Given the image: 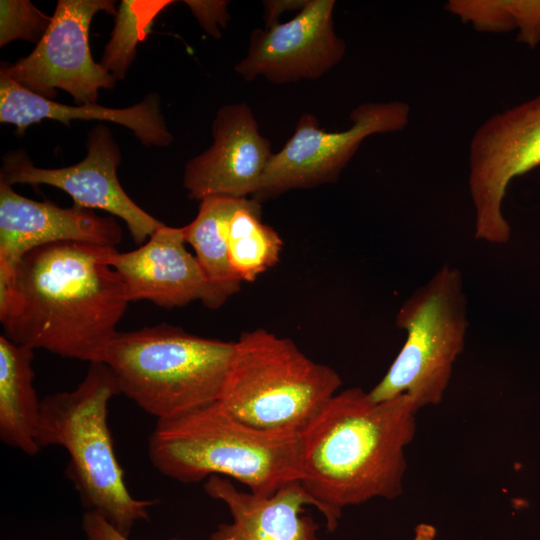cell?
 Here are the masks:
<instances>
[{
	"instance_id": "cell-27",
	"label": "cell",
	"mask_w": 540,
	"mask_h": 540,
	"mask_svg": "<svg viewBox=\"0 0 540 540\" xmlns=\"http://www.w3.org/2000/svg\"><path fill=\"white\" fill-rule=\"evenodd\" d=\"M436 529L433 525L420 523L414 529L413 540H435Z\"/></svg>"
},
{
	"instance_id": "cell-14",
	"label": "cell",
	"mask_w": 540,
	"mask_h": 540,
	"mask_svg": "<svg viewBox=\"0 0 540 540\" xmlns=\"http://www.w3.org/2000/svg\"><path fill=\"white\" fill-rule=\"evenodd\" d=\"M122 229L111 216L103 217L77 205L62 208L16 193L0 181V276L10 273L28 251L57 242H82L116 247Z\"/></svg>"
},
{
	"instance_id": "cell-26",
	"label": "cell",
	"mask_w": 540,
	"mask_h": 540,
	"mask_svg": "<svg viewBox=\"0 0 540 540\" xmlns=\"http://www.w3.org/2000/svg\"><path fill=\"white\" fill-rule=\"evenodd\" d=\"M306 0H269L263 1L266 27L278 24L280 15L285 11H299Z\"/></svg>"
},
{
	"instance_id": "cell-23",
	"label": "cell",
	"mask_w": 540,
	"mask_h": 540,
	"mask_svg": "<svg viewBox=\"0 0 540 540\" xmlns=\"http://www.w3.org/2000/svg\"><path fill=\"white\" fill-rule=\"evenodd\" d=\"M51 17L29 0L0 1V46L21 39L39 42Z\"/></svg>"
},
{
	"instance_id": "cell-15",
	"label": "cell",
	"mask_w": 540,
	"mask_h": 540,
	"mask_svg": "<svg viewBox=\"0 0 540 540\" xmlns=\"http://www.w3.org/2000/svg\"><path fill=\"white\" fill-rule=\"evenodd\" d=\"M185 243L183 227L164 224L139 248L111 251L108 262L119 274L129 302L148 300L166 309L195 300L205 304L208 283Z\"/></svg>"
},
{
	"instance_id": "cell-25",
	"label": "cell",
	"mask_w": 540,
	"mask_h": 540,
	"mask_svg": "<svg viewBox=\"0 0 540 540\" xmlns=\"http://www.w3.org/2000/svg\"><path fill=\"white\" fill-rule=\"evenodd\" d=\"M82 529L87 540H130L94 511L83 514Z\"/></svg>"
},
{
	"instance_id": "cell-6",
	"label": "cell",
	"mask_w": 540,
	"mask_h": 540,
	"mask_svg": "<svg viewBox=\"0 0 540 540\" xmlns=\"http://www.w3.org/2000/svg\"><path fill=\"white\" fill-rule=\"evenodd\" d=\"M341 385L333 368L307 357L292 340L260 328L235 341L219 402L251 426L301 432Z\"/></svg>"
},
{
	"instance_id": "cell-7",
	"label": "cell",
	"mask_w": 540,
	"mask_h": 540,
	"mask_svg": "<svg viewBox=\"0 0 540 540\" xmlns=\"http://www.w3.org/2000/svg\"><path fill=\"white\" fill-rule=\"evenodd\" d=\"M396 325L406 340L383 378L368 392L381 402L406 394L418 409L439 404L468 326L461 272L445 264L403 303Z\"/></svg>"
},
{
	"instance_id": "cell-10",
	"label": "cell",
	"mask_w": 540,
	"mask_h": 540,
	"mask_svg": "<svg viewBox=\"0 0 540 540\" xmlns=\"http://www.w3.org/2000/svg\"><path fill=\"white\" fill-rule=\"evenodd\" d=\"M112 0H59L51 22L32 52L1 66L26 89L53 100L61 89L79 104H96L100 89L116 79L96 63L89 47V29L100 11L116 15Z\"/></svg>"
},
{
	"instance_id": "cell-2",
	"label": "cell",
	"mask_w": 540,
	"mask_h": 540,
	"mask_svg": "<svg viewBox=\"0 0 540 540\" xmlns=\"http://www.w3.org/2000/svg\"><path fill=\"white\" fill-rule=\"evenodd\" d=\"M418 410L406 394L376 402L353 387L336 393L300 432V482L329 531L344 508L401 495Z\"/></svg>"
},
{
	"instance_id": "cell-5",
	"label": "cell",
	"mask_w": 540,
	"mask_h": 540,
	"mask_svg": "<svg viewBox=\"0 0 540 540\" xmlns=\"http://www.w3.org/2000/svg\"><path fill=\"white\" fill-rule=\"evenodd\" d=\"M234 350L235 341L159 324L117 332L102 362L115 374L122 394L163 420L219 401Z\"/></svg>"
},
{
	"instance_id": "cell-12",
	"label": "cell",
	"mask_w": 540,
	"mask_h": 540,
	"mask_svg": "<svg viewBox=\"0 0 540 540\" xmlns=\"http://www.w3.org/2000/svg\"><path fill=\"white\" fill-rule=\"evenodd\" d=\"M334 0H306L297 14L251 32L247 55L235 71L246 81L258 76L274 84L315 80L344 57L346 44L333 23Z\"/></svg>"
},
{
	"instance_id": "cell-9",
	"label": "cell",
	"mask_w": 540,
	"mask_h": 540,
	"mask_svg": "<svg viewBox=\"0 0 540 540\" xmlns=\"http://www.w3.org/2000/svg\"><path fill=\"white\" fill-rule=\"evenodd\" d=\"M410 113L399 100L362 103L350 113L351 126L339 132L324 131L314 115L303 114L291 138L271 157L252 198L261 202L291 189L335 182L367 137L403 130Z\"/></svg>"
},
{
	"instance_id": "cell-24",
	"label": "cell",
	"mask_w": 540,
	"mask_h": 540,
	"mask_svg": "<svg viewBox=\"0 0 540 540\" xmlns=\"http://www.w3.org/2000/svg\"><path fill=\"white\" fill-rule=\"evenodd\" d=\"M184 3L191 9L201 27L212 37L220 38L218 25L225 28L230 15L228 1L224 0H186Z\"/></svg>"
},
{
	"instance_id": "cell-8",
	"label": "cell",
	"mask_w": 540,
	"mask_h": 540,
	"mask_svg": "<svg viewBox=\"0 0 540 540\" xmlns=\"http://www.w3.org/2000/svg\"><path fill=\"white\" fill-rule=\"evenodd\" d=\"M540 166V94L496 113L471 138L468 187L475 213V238L505 244L511 227L503 202L511 181Z\"/></svg>"
},
{
	"instance_id": "cell-22",
	"label": "cell",
	"mask_w": 540,
	"mask_h": 540,
	"mask_svg": "<svg viewBox=\"0 0 540 540\" xmlns=\"http://www.w3.org/2000/svg\"><path fill=\"white\" fill-rule=\"evenodd\" d=\"M171 0H122L115 25L104 49L100 65L116 80L125 78L136 57V47L149 34L154 19Z\"/></svg>"
},
{
	"instance_id": "cell-18",
	"label": "cell",
	"mask_w": 540,
	"mask_h": 540,
	"mask_svg": "<svg viewBox=\"0 0 540 540\" xmlns=\"http://www.w3.org/2000/svg\"><path fill=\"white\" fill-rule=\"evenodd\" d=\"M33 351L0 336V439L34 456L40 403L33 387Z\"/></svg>"
},
{
	"instance_id": "cell-20",
	"label": "cell",
	"mask_w": 540,
	"mask_h": 540,
	"mask_svg": "<svg viewBox=\"0 0 540 540\" xmlns=\"http://www.w3.org/2000/svg\"><path fill=\"white\" fill-rule=\"evenodd\" d=\"M229 258L241 281H254L274 266L283 242L279 234L261 219L260 202L240 198L226 224Z\"/></svg>"
},
{
	"instance_id": "cell-19",
	"label": "cell",
	"mask_w": 540,
	"mask_h": 540,
	"mask_svg": "<svg viewBox=\"0 0 540 540\" xmlns=\"http://www.w3.org/2000/svg\"><path fill=\"white\" fill-rule=\"evenodd\" d=\"M240 198L208 197L200 201L195 219L184 226L185 241L206 277L209 294L205 306L218 309L240 290L241 280L232 269L226 224Z\"/></svg>"
},
{
	"instance_id": "cell-11",
	"label": "cell",
	"mask_w": 540,
	"mask_h": 540,
	"mask_svg": "<svg viewBox=\"0 0 540 540\" xmlns=\"http://www.w3.org/2000/svg\"><path fill=\"white\" fill-rule=\"evenodd\" d=\"M86 157L71 166L47 169L33 165L25 154L13 152L3 158L0 181L9 185L45 184L68 193L74 205L104 210L121 218L133 241L141 245L164 223L138 206L117 177L120 149L110 129L99 124L88 134Z\"/></svg>"
},
{
	"instance_id": "cell-21",
	"label": "cell",
	"mask_w": 540,
	"mask_h": 540,
	"mask_svg": "<svg viewBox=\"0 0 540 540\" xmlns=\"http://www.w3.org/2000/svg\"><path fill=\"white\" fill-rule=\"evenodd\" d=\"M445 7L479 32L516 30L518 42L540 44V0H449Z\"/></svg>"
},
{
	"instance_id": "cell-4",
	"label": "cell",
	"mask_w": 540,
	"mask_h": 540,
	"mask_svg": "<svg viewBox=\"0 0 540 540\" xmlns=\"http://www.w3.org/2000/svg\"><path fill=\"white\" fill-rule=\"evenodd\" d=\"M118 394L111 368L90 363L74 390L41 400L36 442L40 449L61 446L67 451V475L87 511L100 514L129 537L137 522L149 519L155 501L137 499L127 488L108 424L109 402Z\"/></svg>"
},
{
	"instance_id": "cell-13",
	"label": "cell",
	"mask_w": 540,
	"mask_h": 540,
	"mask_svg": "<svg viewBox=\"0 0 540 540\" xmlns=\"http://www.w3.org/2000/svg\"><path fill=\"white\" fill-rule=\"evenodd\" d=\"M211 132V146L185 165L183 186L188 197L201 201L253 196L274 153L251 108L244 102L221 107Z\"/></svg>"
},
{
	"instance_id": "cell-3",
	"label": "cell",
	"mask_w": 540,
	"mask_h": 540,
	"mask_svg": "<svg viewBox=\"0 0 540 540\" xmlns=\"http://www.w3.org/2000/svg\"><path fill=\"white\" fill-rule=\"evenodd\" d=\"M148 457L158 472L178 482L218 475L261 496L304 476L300 432L251 426L219 401L157 420L148 439Z\"/></svg>"
},
{
	"instance_id": "cell-17",
	"label": "cell",
	"mask_w": 540,
	"mask_h": 540,
	"mask_svg": "<svg viewBox=\"0 0 540 540\" xmlns=\"http://www.w3.org/2000/svg\"><path fill=\"white\" fill-rule=\"evenodd\" d=\"M43 119L56 120L67 126L71 120L113 122L130 129L146 146L167 147L173 141L156 94H149L127 108L97 104L70 106L26 89L0 69V122L15 125L22 134L28 126Z\"/></svg>"
},
{
	"instance_id": "cell-1",
	"label": "cell",
	"mask_w": 540,
	"mask_h": 540,
	"mask_svg": "<svg viewBox=\"0 0 540 540\" xmlns=\"http://www.w3.org/2000/svg\"><path fill=\"white\" fill-rule=\"evenodd\" d=\"M114 247L57 242L26 252L0 276V321L15 344L102 362L128 306L109 264Z\"/></svg>"
},
{
	"instance_id": "cell-16",
	"label": "cell",
	"mask_w": 540,
	"mask_h": 540,
	"mask_svg": "<svg viewBox=\"0 0 540 540\" xmlns=\"http://www.w3.org/2000/svg\"><path fill=\"white\" fill-rule=\"evenodd\" d=\"M208 496L223 502L232 521L223 523L210 540H320L318 525L305 514V506L316 507L300 481L280 488L270 496L238 489L231 479L213 475L204 482Z\"/></svg>"
}]
</instances>
